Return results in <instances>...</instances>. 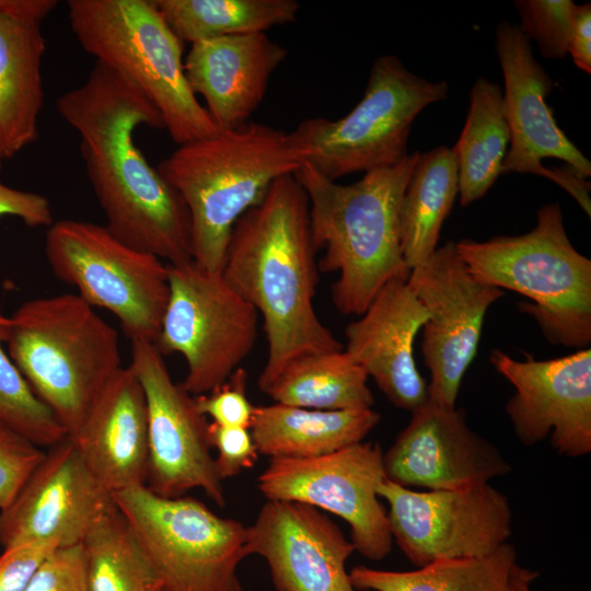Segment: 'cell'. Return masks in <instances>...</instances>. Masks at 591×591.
<instances>
[{
    "label": "cell",
    "mask_w": 591,
    "mask_h": 591,
    "mask_svg": "<svg viewBox=\"0 0 591 591\" xmlns=\"http://www.w3.org/2000/svg\"><path fill=\"white\" fill-rule=\"evenodd\" d=\"M56 108L79 135L86 174L109 232L169 265L193 260L188 210L134 139L141 125L164 129L147 97L95 61L82 84L56 100Z\"/></svg>",
    "instance_id": "6da1fadb"
},
{
    "label": "cell",
    "mask_w": 591,
    "mask_h": 591,
    "mask_svg": "<svg viewBox=\"0 0 591 591\" xmlns=\"http://www.w3.org/2000/svg\"><path fill=\"white\" fill-rule=\"evenodd\" d=\"M315 254L308 197L293 174L277 178L231 232L221 273L263 318L262 392L292 360L344 349L314 309Z\"/></svg>",
    "instance_id": "7a4b0ae2"
},
{
    "label": "cell",
    "mask_w": 591,
    "mask_h": 591,
    "mask_svg": "<svg viewBox=\"0 0 591 591\" xmlns=\"http://www.w3.org/2000/svg\"><path fill=\"white\" fill-rule=\"evenodd\" d=\"M420 152L399 163L338 184L308 164L294 172L309 202L310 229L321 270L337 273L332 286L335 308L361 315L389 281L407 280L409 268L401 245V205Z\"/></svg>",
    "instance_id": "3957f363"
},
{
    "label": "cell",
    "mask_w": 591,
    "mask_h": 591,
    "mask_svg": "<svg viewBox=\"0 0 591 591\" xmlns=\"http://www.w3.org/2000/svg\"><path fill=\"white\" fill-rule=\"evenodd\" d=\"M300 166L288 132L250 120L179 144L157 170L188 210L193 260L221 273L236 221Z\"/></svg>",
    "instance_id": "277c9868"
},
{
    "label": "cell",
    "mask_w": 591,
    "mask_h": 591,
    "mask_svg": "<svg viewBox=\"0 0 591 591\" xmlns=\"http://www.w3.org/2000/svg\"><path fill=\"white\" fill-rule=\"evenodd\" d=\"M7 352L74 437L123 367L117 332L77 293L37 298L8 317Z\"/></svg>",
    "instance_id": "5b68a950"
},
{
    "label": "cell",
    "mask_w": 591,
    "mask_h": 591,
    "mask_svg": "<svg viewBox=\"0 0 591 591\" xmlns=\"http://www.w3.org/2000/svg\"><path fill=\"white\" fill-rule=\"evenodd\" d=\"M471 274L498 289L526 297L522 312L555 345L583 349L591 343V260L570 242L561 207H540L535 227L521 235L456 242Z\"/></svg>",
    "instance_id": "8992f818"
},
{
    "label": "cell",
    "mask_w": 591,
    "mask_h": 591,
    "mask_svg": "<svg viewBox=\"0 0 591 591\" xmlns=\"http://www.w3.org/2000/svg\"><path fill=\"white\" fill-rule=\"evenodd\" d=\"M78 43L135 85L179 146L220 131L187 81L183 42L153 0H69Z\"/></svg>",
    "instance_id": "52a82bcc"
},
{
    "label": "cell",
    "mask_w": 591,
    "mask_h": 591,
    "mask_svg": "<svg viewBox=\"0 0 591 591\" xmlns=\"http://www.w3.org/2000/svg\"><path fill=\"white\" fill-rule=\"evenodd\" d=\"M449 95L444 80L429 81L410 72L394 55L373 62L358 104L344 117L303 119L290 144L301 164L328 179L399 163L417 115Z\"/></svg>",
    "instance_id": "ba28073f"
},
{
    "label": "cell",
    "mask_w": 591,
    "mask_h": 591,
    "mask_svg": "<svg viewBox=\"0 0 591 591\" xmlns=\"http://www.w3.org/2000/svg\"><path fill=\"white\" fill-rule=\"evenodd\" d=\"M165 591H243L247 526L194 497L166 498L146 485L113 495Z\"/></svg>",
    "instance_id": "9c48e42d"
},
{
    "label": "cell",
    "mask_w": 591,
    "mask_h": 591,
    "mask_svg": "<svg viewBox=\"0 0 591 591\" xmlns=\"http://www.w3.org/2000/svg\"><path fill=\"white\" fill-rule=\"evenodd\" d=\"M45 254L56 278L92 308L114 314L130 341L155 343L169 299L165 262L105 225L70 219L48 227Z\"/></svg>",
    "instance_id": "30bf717a"
},
{
    "label": "cell",
    "mask_w": 591,
    "mask_h": 591,
    "mask_svg": "<svg viewBox=\"0 0 591 591\" xmlns=\"http://www.w3.org/2000/svg\"><path fill=\"white\" fill-rule=\"evenodd\" d=\"M169 299L153 344L162 356L179 354L182 387L207 394L228 381L253 350L258 312L224 278L194 260L167 264Z\"/></svg>",
    "instance_id": "8fae6325"
},
{
    "label": "cell",
    "mask_w": 591,
    "mask_h": 591,
    "mask_svg": "<svg viewBox=\"0 0 591 591\" xmlns=\"http://www.w3.org/2000/svg\"><path fill=\"white\" fill-rule=\"evenodd\" d=\"M385 478L380 445L361 441L315 457L270 459L258 489L267 500L299 502L341 518L355 551L379 561L394 542L378 495Z\"/></svg>",
    "instance_id": "7c38bea8"
},
{
    "label": "cell",
    "mask_w": 591,
    "mask_h": 591,
    "mask_svg": "<svg viewBox=\"0 0 591 591\" xmlns=\"http://www.w3.org/2000/svg\"><path fill=\"white\" fill-rule=\"evenodd\" d=\"M378 495L389 506L393 541L416 567L487 555L512 533L509 499L489 483L453 490H415L385 478Z\"/></svg>",
    "instance_id": "4fadbf2b"
},
{
    "label": "cell",
    "mask_w": 591,
    "mask_h": 591,
    "mask_svg": "<svg viewBox=\"0 0 591 591\" xmlns=\"http://www.w3.org/2000/svg\"><path fill=\"white\" fill-rule=\"evenodd\" d=\"M407 285L428 312L421 350L430 371L428 399L454 407L475 358L485 315L503 290L475 278L449 241L410 269Z\"/></svg>",
    "instance_id": "5bb4252c"
},
{
    "label": "cell",
    "mask_w": 591,
    "mask_h": 591,
    "mask_svg": "<svg viewBox=\"0 0 591 591\" xmlns=\"http://www.w3.org/2000/svg\"><path fill=\"white\" fill-rule=\"evenodd\" d=\"M131 369L144 393L148 416L147 487L175 498L199 488L219 508L227 505L208 441V422L194 397L173 382L163 356L147 341H131Z\"/></svg>",
    "instance_id": "9a60e30c"
},
{
    "label": "cell",
    "mask_w": 591,
    "mask_h": 591,
    "mask_svg": "<svg viewBox=\"0 0 591 591\" xmlns=\"http://www.w3.org/2000/svg\"><path fill=\"white\" fill-rule=\"evenodd\" d=\"M495 49L502 71L503 113L510 141L501 174L546 177L568 190L572 175L588 179L591 162L557 125L546 96L554 82L534 58L530 39L517 24L501 21Z\"/></svg>",
    "instance_id": "2e32d148"
},
{
    "label": "cell",
    "mask_w": 591,
    "mask_h": 591,
    "mask_svg": "<svg viewBox=\"0 0 591 591\" xmlns=\"http://www.w3.org/2000/svg\"><path fill=\"white\" fill-rule=\"evenodd\" d=\"M489 361L514 387L506 404L513 431L525 445L549 439L560 455L591 452V349L536 360H517L499 349Z\"/></svg>",
    "instance_id": "e0dca14e"
},
{
    "label": "cell",
    "mask_w": 591,
    "mask_h": 591,
    "mask_svg": "<svg viewBox=\"0 0 591 591\" xmlns=\"http://www.w3.org/2000/svg\"><path fill=\"white\" fill-rule=\"evenodd\" d=\"M113 495L92 475L70 438L49 448L13 501L0 510V545H81Z\"/></svg>",
    "instance_id": "ac0fdd59"
},
{
    "label": "cell",
    "mask_w": 591,
    "mask_h": 591,
    "mask_svg": "<svg viewBox=\"0 0 591 591\" xmlns=\"http://www.w3.org/2000/svg\"><path fill=\"white\" fill-rule=\"evenodd\" d=\"M383 453L385 476L404 487L453 490L511 472L499 449L475 432L463 408L427 399Z\"/></svg>",
    "instance_id": "d6986e66"
},
{
    "label": "cell",
    "mask_w": 591,
    "mask_h": 591,
    "mask_svg": "<svg viewBox=\"0 0 591 591\" xmlns=\"http://www.w3.org/2000/svg\"><path fill=\"white\" fill-rule=\"evenodd\" d=\"M355 546L318 509L268 500L247 526L246 553L267 563L276 591H359L346 569Z\"/></svg>",
    "instance_id": "ffe728a7"
},
{
    "label": "cell",
    "mask_w": 591,
    "mask_h": 591,
    "mask_svg": "<svg viewBox=\"0 0 591 591\" xmlns=\"http://www.w3.org/2000/svg\"><path fill=\"white\" fill-rule=\"evenodd\" d=\"M358 321L346 329L345 351L398 408L413 412L428 399V383L417 369L415 338L428 312L407 285L385 283Z\"/></svg>",
    "instance_id": "44dd1931"
},
{
    "label": "cell",
    "mask_w": 591,
    "mask_h": 591,
    "mask_svg": "<svg viewBox=\"0 0 591 591\" xmlns=\"http://www.w3.org/2000/svg\"><path fill=\"white\" fill-rule=\"evenodd\" d=\"M286 57L287 49L264 32L230 35L190 44L184 70L216 126L225 130L250 121Z\"/></svg>",
    "instance_id": "7402d4cb"
},
{
    "label": "cell",
    "mask_w": 591,
    "mask_h": 591,
    "mask_svg": "<svg viewBox=\"0 0 591 591\" xmlns=\"http://www.w3.org/2000/svg\"><path fill=\"white\" fill-rule=\"evenodd\" d=\"M70 439L89 471L112 495L147 485V404L130 366L116 372L78 433Z\"/></svg>",
    "instance_id": "603a6c76"
},
{
    "label": "cell",
    "mask_w": 591,
    "mask_h": 591,
    "mask_svg": "<svg viewBox=\"0 0 591 591\" xmlns=\"http://www.w3.org/2000/svg\"><path fill=\"white\" fill-rule=\"evenodd\" d=\"M56 0H0V157L10 159L38 138L43 109L42 24Z\"/></svg>",
    "instance_id": "cb8c5ba5"
},
{
    "label": "cell",
    "mask_w": 591,
    "mask_h": 591,
    "mask_svg": "<svg viewBox=\"0 0 591 591\" xmlns=\"http://www.w3.org/2000/svg\"><path fill=\"white\" fill-rule=\"evenodd\" d=\"M380 420L372 408L321 410L275 403L255 406L250 432L259 454L309 459L363 441Z\"/></svg>",
    "instance_id": "d4e9b609"
},
{
    "label": "cell",
    "mask_w": 591,
    "mask_h": 591,
    "mask_svg": "<svg viewBox=\"0 0 591 591\" xmlns=\"http://www.w3.org/2000/svg\"><path fill=\"white\" fill-rule=\"evenodd\" d=\"M459 195V172L451 148L420 153L401 205V245L409 270L438 247L441 228Z\"/></svg>",
    "instance_id": "484cf974"
},
{
    "label": "cell",
    "mask_w": 591,
    "mask_h": 591,
    "mask_svg": "<svg viewBox=\"0 0 591 591\" xmlns=\"http://www.w3.org/2000/svg\"><path fill=\"white\" fill-rule=\"evenodd\" d=\"M510 141L502 89L479 77L472 85L462 132L452 149L462 207L483 198L501 174Z\"/></svg>",
    "instance_id": "4316f807"
},
{
    "label": "cell",
    "mask_w": 591,
    "mask_h": 591,
    "mask_svg": "<svg viewBox=\"0 0 591 591\" xmlns=\"http://www.w3.org/2000/svg\"><path fill=\"white\" fill-rule=\"evenodd\" d=\"M368 378L344 349L315 352L289 362L264 393L275 403L311 409L372 408Z\"/></svg>",
    "instance_id": "83f0119b"
},
{
    "label": "cell",
    "mask_w": 591,
    "mask_h": 591,
    "mask_svg": "<svg viewBox=\"0 0 591 591\" xmlns=\"http://www.w3.org/2000/svg\"><path fill=\"white\" fill-rule=\"evenodd\" d=\"M517 551L509 542L477 557L441 559L409 571L356 566L349 571L359 591H510Z\"/></svg>",
    "instance_id": "f1b7e54d"
},
{
    "label": "cell",
    "mask_w": 591,
    "mask_h": 591,
    "mask_svg": "<svg viewBox=\"0 0 591 591\" xmlns=\"http://www.w3.org/2000/svg\"><path fill=\"white\" fill-rule=\"evenodd\" d=\"M164 21L182 42L266 33L293 23L296 0H153Z\"/></svg>",
    "instance_id": "f546056e"
},
{
    "label": "cell",
    "mask_w": 591,
    "mask_h": 591,
    "mask_svg": "<svg viewBox=\"0 0 591 591\" xmlns=\"http://www.w3.org/2000/svg\"><path fill=\"white\" fill-rule=\"evenodd\" d=\"M82 547L89 591H165L115 501L94 522Z\"/></svg>",
    "instance_id": "4dcf8cb0"
},
{
    "label": "cell",
    "mask_w": 591,
    "mask_h": 591,
    "mask_svg": "<svg viewBox=\"0 0 591 591\" xmlns=\"http://www.w3.org/2000/svg\"><path fill=\"white\" fill-rule=\"evenodd\" d=\"M8 317L0 315V421L40 448L66 439L67 431L3 348Z\"/></svg>",
    "instance_id": "1f68e13d"
},
{
    "label": "cell",
    "mask_w": 591,
    "mask_h": 591,
    "mask_svg": "<svg viewBox=\"0 0 591 591\" xmlns=\"http://www.w3.org/2000/svg\"><path fill=\"white\" fill-rule=\"evenodd\" d=\"M521 32L549 59L568 55L576 3L571 0H517Z\"/></svg>",
    "instance_id": "d6a6232c"
},
{
    "label": "cell",
    "mask_w": 591,
    "mask_h": 591,
    "mask_svg": "<svg viewBox=\"0 0 591 591\" xmlns=\"http://www.w3.org/2000/svg\"><path fill=\"white\" fill-rule=\"evenodd\" d=\"M46 452L0 421V510L16 497Z\"/></svg>",
    "instance_id": "836d02e7"
},
{
    "label": "cell",
    "mask_w": 591,
    "mask_h": 591,
    "mask_svg": "<svg viewBox=\"0 0 591 591\" xmlns=\"http://www.w3.org/2000/svg\"><path fill=\"white\" fill-rule=\"evenodd\" d=\"M246 371L237 368L219 387L194 396L198 412L218 426L250 429L255 406L246 395Z\"/></svg>",
    "instance_id": "e575fe53"
},
{
    "label": "cell",
    "mask_w": 591,
    "mask_h": 591,
    "mask_svg": "<svg viewBox=\"0 0 591 591\" xmlns=\"http://www.w3.org/2000/svg\"><path fill=\"white\" fill-rule=\"evenodd\" d=\"M25 591H89L82 544L55 549Z\"/></svg>",
    "instance_id": "d590c367"
},
{
    "label": "cell",
    "mask_w": 591,
    "mask_h": 591,
    "mask_svg": "<svg viewBox=\"0 0 591 591\" xmlns=\"http://www.w3.org/2000/svg\"><path fill=\"white\" fill-rule=\"evenodd\" d=\"M208 441L217 450L215 465L221 480L253 467L259 454L246 428L222 427L210 422Z\"/></svg>",
    "instance_id": "8d00e7d4"
},
{
    "label": "cell",
    "mask_w": 591,
    "mask_h": 591,
    "mask_svg": "<svg viewBox=\"0 0 591 591\" xmlns=\"http://www.w3.org/2000/svg\"><path fill=\"white\" fill-rule=\"evenodd\" d=\"M57 549L46 543H25L3 548L0 554V591H25L32 578Z\"/></svg>",
    "instance_id": "74e56055"
},
{
    "label": "cell",
    "mask_w": 591,
    "mask_h": 591,
    "mask_svg": "<svg viewBox=\"0 0 591 591\" xmlns=\"http://www.w3.org/2000/svg\"><path fill=\"white\" fill-rule=\"evenodd\" d=\"M3 216L16 217L28 227H49L53 223L51 207L45 196L0 182V217Z\"/></svg>",
    "instance_id": "f35d334b"
},
{
    "label": "cell",
    "mask_w": 591,
    "mask_h": 591,
    "mask_svg": "<svg viewBox=\"0 0 591 591\" xmlns=\"http://www.w3.org/2000/svg\"><path fill=\"white\" fill-rule=\"evenodd\" d=\"M568 54L583 72L591 73V4H576Z\"/></svg>",
    "instance_id": "ab89813d"
},
{
    "label": "cell",
    "mask_w": 591,
    "mask_h": 591,
    "mask_svg": "<svg viewBox=\"0 0 591 591\" xmlns=\"http://www.w3.org/2000/svg\"><path fill=\"white\" fill-rule=\"evenodd\" d=\"M538 573L517 564L512 570L510 591H531V584Z\"/></svg>",
    "instance_id": "60d3db41"
},
{
    "label": "cell",
    "mask_w": 591,
    "mask_h": 591,
    "mask_svg": "<svg viewBox=\"0 0 591 591\" xmlns=\"http://www.w3.org/2000/svg\"><path fill=\"white\" fill-rule=\"evenodd\" d=\"M2 162H3V160H2V158L0 157V170H1V167H2Z\"/></svg>",
    "instance_id": "b9f144b4"
}]
</instances>
